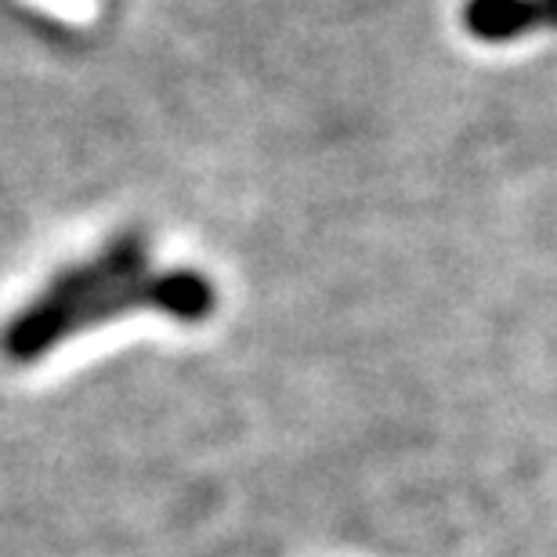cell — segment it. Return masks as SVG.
Returning a JSON list of instances; mask_svg holds the SVG:
<instances>
[{"instance_id":"6da1fadb","label":"cell","mask_w":557,"mask_h":557,"mask_svg":"<svg viewBox=\"0 0 557 557\" xmlns=\"http://www.w3.org/2000/svg\"><path fill=\"white\" fill-rule=\"evenodd\" d=\"M218 308L214 286L196 272H152L135 243L113 247L102 258L65 269L29 300L0 333L4 359L29 366L76 333L113 322L131 311H160L177 322H203Z\"/></svg>"}]
</instances>
